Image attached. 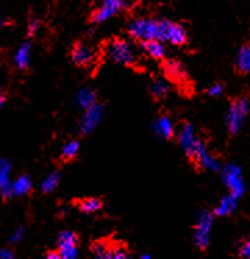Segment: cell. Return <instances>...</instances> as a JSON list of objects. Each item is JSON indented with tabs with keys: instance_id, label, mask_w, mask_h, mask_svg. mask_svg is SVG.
Here are the masks:
<instances>
[{
	"instance_id": "6da1fadb",
	"label": "cell",
	"mask_w": 250,
	"mask_h": 259,
	"mask_svg": "<svg viewBox=\"0 0 250 259\" xmlns=\"http://www.w3.org/2000/svg\"><path fill=\"white\" fill-rule=\"evenodd\" d=\"M250 99L247 95H240L233 98L229 103V109L227 112L225 123H227L228 134L231 137L238 136L243 127L244 118L249 114Z\"/></svg>"
},
{
	"instance_id": "7a4b0ae2",
	"label": "cell",
	"mask_w": 250,
	"mask_h": 259,
	"mask_svg": "<svg viewBox=\"0 0 250 259\" xmlns=\"http://www.w3.org/2000/svg\"><path fill=\"white\" fill-rule=\"evenodd\" d=\"M107 56L120 66H133L138 62V55L131 40L125 38H114L107 45Z\"/></svg>"
},
{
	"instance_id": "3957f363",
	"label": "cell",
	"mask_w": 250,
	"mask_h": 259,
	"mask_svg": "<svg viewBox=\"0 0 250 259\" xmlns=\"http://www.w3.org/2000/svg\"><path fill=\"white\" fill-rule=\"evenodd\" d=\"M127 32L133 40H138V42L159 39V18H133L132 21L128 24Z\"/></svg>"
},
{
	"instance_id": "277c9868",
	"label": "cell",
	"mask_w": 250,
	"mask_h": 259,
	"mask_svg": "<svg viewBox=\"0 0 250 259\" xmlns=\"http://www.w3.org/2000/svg\"><path fill=\"white\" fill-rule=\"evenodd\" d=\"M159 40L172 46H183L189 42V35L182 24L167 18L159 20Z\"/></svg>"
},
{
	"instance_id": "5b68a950",
	"label": "cell",
	"mask_w": 250,
	"mask_h": 259,
	"mask_svg": "<svg viewBox=\"0 0 250 259\" xmlns=\"http://www.w3.org/2000/svg\"><path fill=\"white\" fill-rule=\"evenodd\" d=\"M213 220H214V213L207 209H202L197 213L196 223L193 226V242L200 251H206L210 244V231L213 227Z\"/></svg>"
},
{
	"instance_id": "8992f818",
	"label": "cell",
	"mask_w": 250,
	"mask_h": 259,
	"mask_svg": "<svg viewBox=\"0 0 250 259\" xmlns=\"http://www.w3.org/2000/svg\"><path fill=\"white\" fill-rule=\"evenodd\" d=\"M129 9L128 0H102L99 6L94 9L89 16V23L102 24L110 20L120 13Z\"/></svg>"
},
{
	"instance_id": "52a82bcc",
	"label": "cell",
	"mask_w": 250,
	"mask_h": 259,
	"mask_svg": "<svg viewBox=\"0 0 250 259\" xmlns=\"http://www.w3.org/2000/svg\"><path fill=\"white\" fill-rule=\"evenodd\" d=\"M106 107L103 103H96L92 107H89L86 110H83L82 116L79 118L78 123V131L81 136H89L92 134L94 130L97 128V125L102 123V120L105 118Z\"/></svg>"
},
{
	"instance_id": "ba28073f",
	"label": "cell",
	"mask_w": 250,
	"mask_h": 259,
	"mask_svg": "<svg viewBox=\"0 0 250 259\" xmlns=\"http://www.w3.org/2000/svg\"><path fill=\"white\" fill-rule=\"evenodd\" d=\"M222 179L225 186L229 190V194L239 199L246 191L244 188V181L242 179V171L236 164H228L222 169Z\"/></svg>"
},
{
	"instance_id": "9c48e42d",
	"label": "cell",
	"mask_w": 250,
	"mask_h": 259,
	"mask_svg": "<svg viewBox=\"0 0 250 259\" xmlns=\"http://www.w3.org/2000/svg\"><path fill=\"white\" fill-rule=\"evenodd\" d=\"M70 56H71L72 63L78 67H90L93 66L96 60V49L89 42L79 40L72 45Z\"/></svg>"
},
{
	"instance_id": "30bf717a",
	"label": "cell",
	"mask_w": 250,
	"mask_h": 259,
	"mask_svg": "<svg viewBox=\"0 0 250 259\" xmlns=\"http://www.w3.org/2000/svg\"><path fill=\"white\" fill-rule=\"evenodd\" d=\"M57 249L61 259L78 258V236L71 230H66L59 234Z\"/></svg>"
},
{
	"instance_id": "8fae6325",
	"label": "cell",
	"mask_w": 250,
	"mask_h": 259,
	"mask_svg": "<svg viewBox=\"0 0 250 259\" xmlns=\"http://www.w3.org/2000/svg\"><path fill=\"white\" fill-rule=\"evenodd\" d=\"M175 138L178 145L183 149L185 155L190 152V149L197 141V137L194 136L193 125L189 121H182L178 125V128H175Z\"/></svg>"
},
{
	"instance_id": "7c38bea8",
	"label": "cell",
	"mask_w": 250,
	"mask_h": 259,
	"mask_svg": "<svg viewBox=\"0 0 250 259\" xmlns=\"http://www.w3.org/2000/svg\"><path fill=\"white\" fill-rule=\"evenodd\" d=\"M152 128L160 140L170 141V140L175 138V127L172 124L171 117L167 116V114H161V116L156 118L153 124H152Z\"/></svg>"
},
{
	"instance_id": "4fadbf2b",
	"label": "cell",
	"mask_w": 250,
	"mask_h": 259,
	"mask_svg": "<svg viewBox=\"0 0 250 259\" xmlns=\"http://www.w3.org/2000/svg\"><path fill=\"white\" fill-rule=\"evenodd\" d=\"M11 163L7 159H0V195L3 199H11L14 197L13 181L10 179Z\"/></svg>"
},
{
	"instance_id": "5bb4252c",
	"label": "cell",
	"mask_w": 250,
	"mask_h": 259,
	"mask_svg": "<svg viewBox=\"0 0 250 259\" xmlns=\"http://www.w3.org/2000/svg\"><path fill=\"white\" fill-rule=\"evenodd\" d=\"M163 70L166 78L171 82H185L188 79V71L185 70L183 64L178 60H167L163 64Z\"/></svg>"
},
{
	"instance_id": "9a60e30c",
	"label": "cell",
	"mask_w": 250,
	"mask_h": 259,
	"mask_svg": "<svg viewBox=\"0 0 250 259\" xmlns=\"http://www.w3.org/2000/svg\"><path fill=\"white\" fill-rule=\"evenodd\" d=\"M74 103L78 109H81L83 112L97 103V94L93 88H89V87L81 88L77 91V94L74 96Z\"/></svg>"
},
{
	"instance_id": "2e32d148",
	"label": "cell",
	"mask_w": 250,
	"mask_h": 259,
	"mask_svg": "<svg viewBox=\"0 0 250 259\" xmlns=\"http://www.w3.org/2000/svg\"><path fill=\"white\" fill-rule=\"evenodd\" d=\"M139 46H140L142 52H144L147 56L155 60H163L166 57V46H164V42H161V40H143V42H139Z\"/></svg>"
},
{
	"instance_id": "e0dca14e",
	"label": "cell",
	"mask_w": 250,
	"mask_h": 259,
	"mask_svg": "<svg viewBox=\"0 0 250 259\" xmlns=\"http://www.w3.org/2000/svg\"><path fill=\"white\" fill-rule=\"evenodd\" d=\"M235 71L239 75L250 74V44H243L235 57Z\"/></svg>"
},
{
	"instance_id": "ac0fdd59",
	"label": "cell",
	"mask_w": 250,
	"mask_h": 259,
	"mask_svg": "<svg viewBox=\"0 0 250 259\" xmlns=\"http://www.w3.org/2000/svg\"><path fill=\"white\" fill-rule=\"evenodd\" d=\"M31 42L29 39L22 42L21 45L18 46V49L16 51V55H14V66H16L17 70L20 71H24L29 67L31 64Z\"/></svg>"
},
{
	"instance_id": "d6986e66",
	"label": "cell",
	"mask_w": 250,
	"mask_h": 259,
	"mask_svg": "<svg viewBox=\"0 0 250 259\" xmlns=\"http://www.w3.org/2000/svg\"><path fill=\"white\" fill-rule=\"evenodd\" d=\"M168 92H170L168 79L157 77V78H153L149 82V94L153 96V99H156V101H161V99L167 98Z\"/></svg>"
},
{
	"instance_id": "ffe728a7",
	"label": "cell",
	"mask_w": 250,
	"mask_h": 259,
	"mask_svg": "<svg viewBox=\"0 0 250 259\" xmlns=\"http://www.w3.org/2000/svg\"><path fill=\"white\" fill-rule=\"evenodd\" d=\"M236 206H238V199L233 195H231V194H228V195L222 198L220 203L214 208L213 213H214V216H218V218H221V216H231L236 210Z\"/></svg>"
},
{
	"instance_id": "44dd1931",
	"label": "cell",
	"mask_w": 250,
	"mask_h": 259,
	"mask_svg": "<svg viewBox=\"0 0 250 259\" xmlns=\"http://www.w3.org/2000/svg\"><path fill=\"white\" fill-rule=\"evenodd\" d=\"M32 187V180L28 175L20 176L16 181H13V191H14V195H17V197H22V195L29 194Z\"/></svg>"
},
{
	"instance_id": "7402d4cb",
	"label": "cell",
	"mask_w": 250,
	"mask_h": 259,
	"mask_svg": "<svg viewBox=\"0 0 250 259\" xmlns=\"http://www.w3.org/2000/svg\"><path fill=\"white\" fill-rule=\"evenodd\" d=\"M77 208L82 212V213L90 214L97 212L100 209L103 208V201L100 198L96 197H90V198H85L82 201H79L77 205Z\"/></svg>"
},
{
	"instance_id": "603a6c76",
	"label": "cell",
	"mask_w": 250,
	"mask_h": 259,
	"mask_svg": "<svg viewBox=\"0 0 250 259\" xmlns=\"http://www.w3.org/2000/svg\"><path fill=\"white\" fill-rule=\"evenodd\" d=\"M61 181V171H53L43 179L42 184H40V191L43 194H50L53 192L59 187Z\"/></svg>"
},
{
	"instance_id": "cb8c5ba5",
	"label": "cell",
	"mask_w": 250,
	"mask_h": 259,
	"mask_svg": "<svg viewBox=\"0 0 250 259\" xmlns=\"http://www.w3.org/2000/svg\"><path fill=\"white\" fill-rule=\"evenodd\" d=\"M78 153H79V142L77 140H72V141H68L63 145L60 158L64 162H71V160L77 158Z\"/></svg>"
},
{
	"instance_id": "d4e9b609",
	"label": "cell",
	"mask_w": 250,
	"mask_h": 259,
	"mask_svg": "<svg viewBox=\"0 0 250 259\" xmlns=\"http://www.w3.org/2000/svg\"><path fill=\"white\" fill-rule=\"evenodd\" d=\"M90 252L96 259H109L110 256V248L103 241H94L90 245Z\"/></svg>"
},
{
	"instance_id": "484cf974",
	"label": "cell",
	"mask_w": 250,
	"mask_h": 259,
	"mask_svg": "<svg viewBox=\"0 0 250 259\" xmlns=\"http://www.w3.org/2000/svg\"><path fill=\"white\" fill-rule=\"evenodd\" d=\"M238 256L239 258H250V236L239 242Z\"/></svg>"
},
{
	"instance_id": "4316f807",
	"label": "cell",
	"mask_w": 250,
	"mask_h": 259,
	"mask_svg": "<svg viewBox=\"0 0 250 259\" xmlns=\"http://www.w3.org/2000/svg\"><path fill=\"white\" fill-rule=\"evenodd\" d=\"M39 27H40V23H39L38 17H35V16H31V17L28 18V24H27L28 36L31 38V36H33V35H36Z\"/></svg>"
},
{
	"instance_id": "83f0119b",
	"label": "cell",
	"mask_w": 250,
	"mask_h": 259,
	"mask_svg": "<svg viewBox=\"0 0 250 259\" xmlns=\"http://www.w3.org/2000/svg\"><path fill=\"white\" fill-rule=\"evenodd\" d=\"M129 258L127 248L125 247H116L110 248V256L109 259H127Z\"/></svg>"
},
{
	"instance_id": "f1b7e54d",
	"label": "cell",
	"mask_w": 250,
	"mask_h": 259,
	"mask_svg": "<svg viewBox=\"0 0 250 259\" xmlns=\"http://www.w3.org/2000/svg\"><path fill=\"white\" fill-rule=\"evenodd\" d=\"M224 90H225V85L222 84V82H216V84H213L209 90L206 91V94L211 96V98H217V96H221L224 94Z\"/></svg>"
},
{
	"instance_id": "f546056e",
	"label": "cell",
	"mask_w": 250,
	"mask_h": 259,
	"mask_svg": "<svg viewBox=\"0 0 250 259\" xmlns=\"http://www.w3.org/2000/svg\"><path fill=\"white\" fill-rule=\"evenodd\" d=\"M24 238V227H18L16 230L13 231V234L10 236V240L9 241L11 244H17V242H20Z\"/></svg>"
},
{
	"instance_id": "4dcf8cb0",
	"label": "cell",
	"mask_w": 250,
	"mask_h": 259,
	"mask_svg": "<svg viewBox=\"0 0 250 259\" xmlns=\"http://www.w3.org/2000/svg\"><path fill=\"white\" fill-rule=\"evenodd\" d=\"M0 258L2 259H13L14 252L11 249H0Z\"/></svg>"
},
{
	"instance_id": "1f68e13d",
	"label": "cell",
	"mask_w": 250,
	"mask_h": 259,
	"mask_svg": "<svg viewBox=\"0 0 250 259\" xmlns=\"http://www.w3.org/2000/svg\"><path fill=\"white\" fill-rule=\"evenodd\" d=\"M47 259H61L60 252H59V249H56V251H49V252L44 255Z\"/></svg>"
},
{
	"instance_id": "d6a6232c",
	"label": "cell",
	"mask_w": 250,
	"mask_h": 259,
	"mask_svg": "<svg viewBox=\"0 0 250 259\" xmlns=\"http://www.w3.org/2000/svg\"><path fill=\"white\" fill-rule=\"evenodd\" d=\"M3 105H5V98H3V95H0V109Z\"/></svg>"
},
{
	"instance_id": "836d02e7",
	"label": "cell",
	"mask_w": 250,
	"mask_h": 259,
	"mask_svg": "<svg viewBox=\"0 0 250 259\" xmlns=\"http://www.w3.org/2000/svg\"><path fill=\"white\" fill-rule=\"evenodd\" d=\"M140 258H143V259L147 258V259H149V258H150V255H149V253H144V255H142V256H140Z\"/></svg>"
},
{
	"instance_id": "e575fe53",
	"label": "cell",
	"mask_w": 250,
	"mask_h": 259,
	"mask_svg": "<svg viewBox=\"0 0 250 259\" xmlns=\"http://www.w3.org/2000/svg\"><path fill=\"white\" fill-rule=\"evenodd\" d=\"M0 95H2V90H0Z\"/></svg>"
}]
</instances>
